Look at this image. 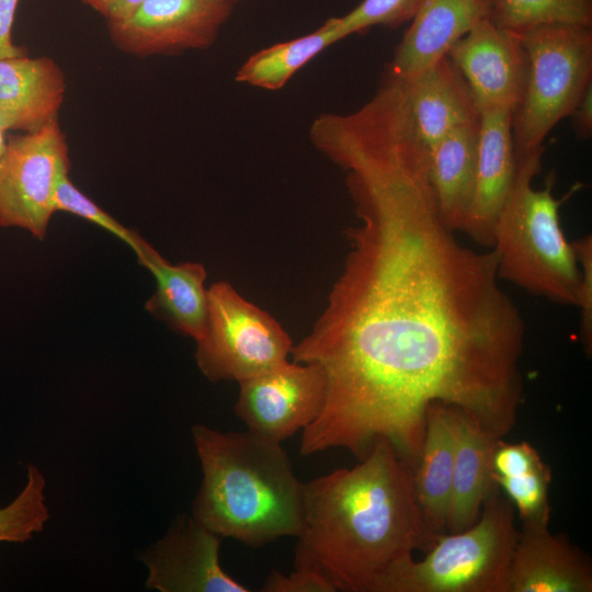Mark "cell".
<instances>
[{
  "label": "cell",
  "mask_w": 592,
  "mask_h": 592,
  "mask_svg": "<svg viewBox=\"0 0 592 592\" xmlns=\"http://www.w3.org/2000/svg\"><path fill=\"white\" fill-rule=\"evenodd\" d=\"M428 159L415 137L394 130L340 156L358 224L323 312L291 353L326 376L304 456L345 448L362 459L384 439L412 469L434 402L496 439L516 421L524 320L493 250L464 246L442 221Z\"/></svg>",
  "instance_id": "obj_1"
},
{
  "label": "cell",
  "mask_w": 592,
  "mask_h": 592,
  "mask_svg": "<svg viewBox=\"0 0 592 592\" xmlns=\"http://www.w3.org/2000/svg\"><path fill=\"white\" fill-rule=\"evenodd\" d=\"M360 460L304 483L294 568L318 571L337 591L373 592L394 565L439 536L417 503L411 469L387 440Z\"/></svg>",
  "instance_id": "obj_2"
},
{
  "label": "cell",
  "mask_w": 592,
  "mask_h": 592,
  "mask_svg": "<svg viewBox=\"0 0 592 592\" xmlns=\"http://www.w3.org/2000/svg\"><path fill=\"white\" fill-rule=\"evenodd\" d=\"M203 479L192 515L223 538L259 548L303 525L304 483L277 443L249 430L192 428Z\"/></svg>",
  "instance_id": "obj_3"
},
{
  "label": "cell",
  "mask_w": 592,
  "mask_h": 592,
  "mask_svg": "<svg viewBox=\"0 0 592 592\" xmlns=\"http://www.w3.org/2000/svg\"><path fill=\"white\" fill-rule=\"evenodd\" d=\"M545 147L516 156L513 182L497 216L491 249L497 273L532 295L560 305L576 306L581 271L572 242L560 223L566 197L556 198L555 174L535 189Z\"/></svg>",
  "instance_id": "obj_4"
},
{
  "label": "cell",
  "mask_w": 592,
  "mask_h": 592,
  "mask_svg": "<svg viewBox=\"0 0 592 592\" xmlns=\"http://www.w3.org/2000/svg\"><path fill=\"white\" fill-rule=\"evenodd\" d=\"M481 509L470 527L440 534L422 560L394 565L373 592H508L519 536L514 506L497 487Z\"/></svg>",
  "instance_id": "obj_5"
},
{
  "label": "cell",
  "mask_w": 592,
  "mask_h": 592,
  "mask_svg": "<svg viewBox=\"0 0 592 592\" xmlns=\"http://www.w3.org/2000/svg\"><path fill=\"white\" fill-rule=\"evenodd\" d=\"M528 58L523 96L512 112L516 156L544 147L592 84V26L547 23L521 33Z\"/></svg>",
  "instance_id": "obj_6"
},
{
  "label": "cell",
  "mask_w": 592,
  "mask_h": 592,
  "mask_svg": "<svg viewBox=\"0 0 592 592\" xmlns=\"http://www.w3.org/2000/svg\"><path fill=\"white\" fill-rule=\"evenodd\" d=\"M293 346L282 326L228 282L207 288L206 325L195 352L207 379L240 383L258 376L287 362Z\"/></svg>",
  "instance_id": "obj_7"
},
{
  "label": "cell",
  "mask_w": 592,
  "mask_h": 592,
  "mask_svg": "<svg viewBox=\"0 0 592 592\" xmlns=\"http://www.w3.org/2000/svg\"><path fill=\"white\" fill-rule=\"evenodd\" d=\"M69 148L58 121L7 137L0 158V226L44 239L59 178L69 172Z\"/></svg>",
  "instance_id": "obj_8"
},
{
  "label": "cell",
  "mask_w": 592,
  "mask_h": 592,
  "mask_svg": "<svg viewBox=\"0 0 592 592\" xmlns=\"http://www.w3.org/2000/svg\"><path fill=\"white\" fill-rule=\"evenodd\" d=\"M238 384L236 415L247 430L277 443L309 426L325 402L326 376L316 363L287 361Z\"/></svg>",
  "instance_id": "obj_9"
},
{
  "label": "cell",
  "mask_w": 592,
  "mask_h": 592,
  "mask_svg": "<svg viewBox=\"0 0 592 592\" xmlns=\"http://www.w3.org/2000/svg\"><path fill=\"white\" fill-rule=\"evenodd\" d=\"M231 11L226 0H144L125 19L109 23V34L118 49L138 57L205 49Z\"/></svg>",
  "instance_id": "obj_10"
},
{
  "label": "cell",
  "mask_w": 592,
  "mask_h": 592,
  "mask_svg": "<svg viewBox=\"0 0 592 592\" xmlns=\"http://www.w3.org/2000/svg\"><path fill=\"white\" fill-rule=\"evenodd\" d=\"M479 112L519 105L526 84L528 58L521 34L480 21L448 52Z\"/></svg>",
  "instance_id": "obj_11"
},
{
  "label": "cell",
  "mask_w": 592,
  "mask_h": 592,
  "mask_svg": "<svg viewBox=\"0 0 592 592\" xmlns=\"http://www.w3.org/2000/svg\"><path fill=\"white\" fill-rule=\"evenodd\" d=\"M223 537L193 515H180L143 556L146 587L161 592H249L220 565Z\"/></svg>",
  "instance_id": "obj_12"
},
{
  "label": "cell",
  "mask_w": 592,
  "mask_h": 592,
  "mask_svg": "<svg viewBox=\"0 0 592 592\" xmlns=\"http://www.w3.org/2000/svg\"><path fill=\"white\" fill-rule=\"evenodd\" d=\"M515 166L512 111H481L474 193L460 231L485 248L492 246L494 223L511 189Z\"/></svg>",
  "instance_id": "obj_13"
},
{
  "label": "cell",
  "mask_w": 592,
  "mask_h": 592,
  "mask_svg": "<svg viewBox=\"0 0 592 592\" xmlns=\"http://www.w3.org/2000/svg\"><path fill=\"white\" fill-rule=\"evenodd\" d=\"M589 557L548 522H522L513 551L508 592H591Z\"/></svg>",
  "instance_id": "obj_14"
},
{
  "label": "cell",
  "mask_w": 592,
  "mask_h": 592,
  "mask_svg": "<svg viewBox=\"0 0 592 592\" xmlns=\"http://www.w3.org/2000/svg\"><path fill=\"white\" fill-rule=\"evenodd\" d=\"M493 0H423L395 48L386 73L411 80L446 57L480 21L490 18Z\"/></svg>",
  "instance_id": "obj_15"
},
{
  "label": "cell",
  "mask_w": 592,
  "mask_h": 592,
  "mask_svg": "<svg viewBox=\"0 0 592 592\" xmlns=\"http://www.w3.org/2000/svg\"><path fill=\"white\" fill-rule=\"evenodd\" d=\"M66 76L48 56L0 59V127L32 133L58 121Z\"/></svg>",
  "instance_id": "obj_16"
},
{
  "label": "cell",
  "mask_w": 592,
  "mask_h": 592,
  "mask_svg": "<svg viewBox=\"0 0 592 592\" xmlns=\"http://www.w3.org/2000/svg\"><path fill=\"white\" fill-rule=\"evenodd\" d=\"M406 81L411 126L428 151L453 129L479 121L469 88L447 56Z\"/></svg>",
  "instance_id": "obj_17"
},
{
  "label": "cell",
  "mask_w": 592,
  "mask_h": 592,
  "mask_svg": "<svg viewBox=\"0 0 592 592\" xmlns=\"http://www.w3.org/2000/svg\"><path fill=\"white\" fill-rule=\"evenodd\" d=\"M455 456L446 530L458 533L479 517L486 499L498 487L492 480L496 442L470 414L454 407Z\"/></svg>",
  "instance_id": "obj_18"
},
{
  "label": "cell",
  "mask_w": 592,
  "mask_h": 592,
  "mask_svg": "<svg viewBox=\"0 0 592 592\" xmlns=\"http://www.w3.org/2000/svg\"><path fill=\"white\" fill-rule=\"evenodd\" d=\"M455 456L454 407L430 405L419 458L412 469L417 503L430 531L446 530Z\"/></svg>",
  "instance_id": "obj_19"
},
{
  "label": "cell",
  "mask_w": 592,
  "mask_h": 592,
  "mask_svg": "<svg viewBox=\"0 0 592 592\" xmlns=\"http://www.w3.org/2000/svg\"><path fill=\"white\" fill-rule=\"evenodd\" d=\"M156 280V292L145 307L172 330L197 341L207 316L206 270L198 262L172 264L151 246L138 259Z\"/></svg>",
  "instance_id": "obj_20"
},
{
  "label": "cell",
  "mask_w": 592,
  "mask_h": 592,
  "mask_svg": "<svg viewBox=\"0 0 592 592\" xmlns=\"http://www.w3.org/2000/svg\"><path fill=\"white\" fill-rule=\"evenodd\" d=\"M479 121L459 126L429 150V178L439 215L453 231L467 218L475 186Z\"/></svg>",
  "instance_id": "obj_21"
},
{
  "label": "cell",
  "mask_w": 592,
  "mask_h": 592,
  "mask_svg": "<svg viewBox=\"0 0 592 592\" xmlns=\"http://www.w3.org/2000/svg\"><path fill=\"white\" fill-rule=\"evenodd\" d=\"M492 480L510 500L522 522H549L551 470L528 442H496Z\"/></svg>",
  "instance_id": "obj_22"
},
{
  "label": "cell",
  "mask_w": 592,
  "mask_h": 592,
  "mask_svg": "<svg viewBox=\"0 0 592 592\" xmlns=\"http://www.w3.org/2000/svg\"><path fill=\"white\" fill-rule=\"evenodd\" d=\"M343 38L338 18H331L307 35L255 52L237 70L235 80L269 91L280 90L311 59Z\"/></svg>",
  "instance_id": "obj_23"
},
{
  "label": "cell",
  "mask_w": 592,
  "mask_h": 592,
  "mask_svg": "<svg viewBox=\"0 0 592 592\" xmlns=\"http://www.w3.org/2000/svg\"><path fill=\"white\" fill-rule=\"evenodd\" d=\"M490 19L519 34L547 23L592 26V0H493Z\"/></svg>",
  "instance_id": "obj_24"
},
{
  "label": "cell",
  "mask_w": 592,
  "mask_h": 592,
  "mask_svg": "<svg viewBox=\"0 0 592 592\" xmlns=\"http://www.w3.org/2000/svg\"><path fill=\"white\" fill-rule=\"evenodd\" d=\"M45 478L35 465L27 466V480L7 506L0 509V543H24L43 530L49 517L45 504Z\"/></svg>",
  "instance_id": "obj_25"
},
{
  "label": "cell",
  "mask_w": 592,
  "mask_h": 592,
  "mask_svg": "<svg viewBox=\"0 0 592 592\" xmlns=\"http://www.w3.org/2000/svg\"><path fill=\"white\" fill-rule=\"evenodd\" d=\"M68 173H64L58 180L54 196L55 210L70 213L96 224L128 244L139 259L149 248V244L83 194L70 181Z\"/></svg>",
  "instance_id": "obj_26"
},
{
  "label": "cell",
  "mask_w": 592,
  "mask_h": 592,
  "mask_svg": "<svg viewBox=\"0 0 592 592\" xmlns=\"http://www.w3.org/2000/svg\"><path fill=\"white\" fill-rule=\"evenodd\" d=\"M423 0H363L357 7L338 18L344 38L372 26L398 27L411 21Z\"/></svg>",
  "instance_id": "obj_27"
},
{
  "label": "cell",
  "mask_w": 592,
  "mask_h": 592,
  "mask_svg": "<svg viewBox=\"0 0 592 592\" xmlns=\"http://www.w3.org/2000/svg\"><path fill=\"white\" fill-rule=\"evenodd\" d=\"M581 271L576 307L580 309V337L588 356L592 351V236L572 242Z\"/></svg>",
  "instance_id": "obj_28"
},
{
  "label": "cell",
  "mask_w": 592,
  "mask_h": 592,
  "mask_svg": "<svg viewBox=\"0 0 592 592\" xmlns=\"http://www.w3.org/2000/svg\"><path fill=\"white\" fill-rule=\"evenodd\" d=\"M262 592H335L332 583L321 573L308 568H294L289 574L276 570L264 580Z\"/></svg>",
  "instance_id": "obj_29"
},
{
  "label": "cell",
  "mask_w": 592,
  "mask_h": 592,
  "mask_svg": "<svg viewBox=\"0 0 592 592\" xmlns=\"http://www.w3.org/2000/svg\"><path fill=\"white\" fill-rule=\"evenodd\" d=\"M19 0H0V59L27 55L23 46L14 44L12 27Z\"/></svg>",
  "instance_id": "obj_30"
},
{
  "label": "cell",
  "mask_w": 592,
  "mask_h": 592,
  "mask_svg": "<svg viewBox=\"0 0 592 592\" xmlns=\"http://www.w3.org/2000/svg\"><path fill=\"white\" fill-rule=\"evenodd\" d=\"M144 0H82V2L107 20L117 22L134 12Z\"/></svg>",
  "instance_id": "obj_31"
},
{
  "label": "cell",
  "mask_w": 592,
  "mask_h": 592,
  "mask_svg": "<svg viewBox=\"0 0 592 592\" xmlns=\"http://www.w3.org/2000/svg\"><path fill=\"white\" fill-rule=\"evenodd\" d=\"M570 116L577 137L590 138L592 136V84L588 87Z\"/></svg>",
  "instance_id": "obj_32"
},
{
  "label": "cell",
  "mask_w": 592,
  "mask_h": 592,
  "mask_svg": "<svg viewBox=\"0 0 592 592\" xmlns=\"http://www.w3.org/2000/svg\"><path fill=\"white\" fill-rule=\"evenodd\" d=\"M7 143V134L0 127V158Z\"/></svg>",
  "instance_id": "obj_33"
},
{
  "label": "cell",
  "mask_w": 592,
  "mask_h": 592,
  "mask_svg": "<svg viewBox=\"0 0 592 592\" xmlns=\"http://www.w3.org/2000/svg\"><path fill=\"white\" fill-rule=\"evenodd\" d=\"M226 1L234 5L235 3L240 2V1H244V0H226Z\"/></svg>",
  "instance_id": "obj_34"
}]
</instances>
